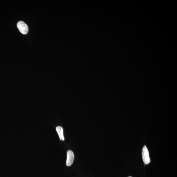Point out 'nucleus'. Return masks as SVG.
Segmentation results:
<instances>
[{"mask_svg":"<svg viewBox=\"0 0 177 177\" xmlns=\"http://www.w3.org/2000/svg\"><path fill=\"white\" fill-rule=\"evenodd\" d=\"M142 154L144 163L145 164H148L150 163L151 160L148 150L146 146H144L142 149Z\"/></svg>","mask_w":177,"mask_h":177,"instance_id":"obj_1","label":"nucleus"},{"mask_svg":"<svg viewBox=\"0 0 177 177\" xmlns=\"http://www.w3.org/2000/svg\"><path fill=\"white\" fill-rule=\"evenodd\" d=\"M128 177H132V176H129Z\"/></svg>","mask_w":177,"mask_h":177,"instance_id":"obj_5","label":"nucleus"},{"mask_svg":"<svg viewBox=\"0 0 177 177\" xmlns=\"http://www.w3.org/2000/svg\"><path fill=\"white\" fill-rule=\"evenodd\" d=\"M56 130L61 140H64V138L63 135V129L61 126H58L56 128Z\"/></svg>","mask_w":177,"mask_h":177,"instance_id":"obj_4","label":"nucleus"},{"mask_svg":"<svg viewBox=\"0 0 177 177\" xmlns=\"http://www.w3.org/2000/svg\"><path fill=\"white\" fill-rule=\"evenodd\" d=\"M17 26L20 32L23 34H26L28 32L27 25L23 21L18 22L17 23Z\"/></svg>","mask_w":177,"mask_h":177,"instance_id":"obj_2","label":"nucleus"},{"mask_svg":"<svg viewBox=\"0 0 177 177\" xmlns=\"http://www.w3.org/2000/svg\"><path fill=\"white\" fill-rule=\"evenodd\" d=\"M74 159V153L71 150H69L67 152L66 165L68 166H71L73 163Z\"/></svg>","mask_w":177,"mask_h":177,"instance_id":"obj_3","label":"nucleus"}]
</instances>
